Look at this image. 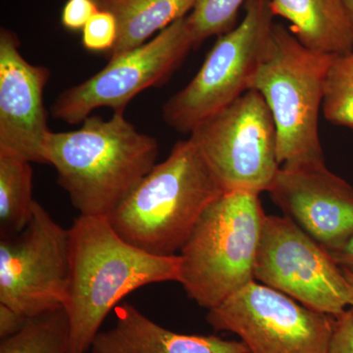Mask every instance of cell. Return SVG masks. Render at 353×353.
<instances>
[{"label":"cell","mask_w":353,"mask_h":353,"mask_svg":"<svg viewBox=\"0 0 353 353\" xmlns=\"http://www.w3.org/2000/svg\"><path fill=\"white\" fill-rule=\"evenodd\" d=\"M69 234L68 353H87L125 296L145 285L179 283L181 257L158 256L127 243L108 217L80 215Z\"/></svg>","instance_id":"obj_1"},{"label":"cell","mask_w":353,"mask_h":353,"mask_svg":"<svg viewBox=\"0 0 353 353\" xmlns=\"http://www.w3.org/2000/svg\"><path fill=\"white\" fill-rule=\"evenodd\" d=\"M157 139L136 129L124 112L108 120L90 116L80 129L50 132L43 164L81 215L108 217L157 165Z\"/></svg>","instance_id":"obj_2"},{"label":"cell","mask_w":353,"mask_h":353,"mask_svg":"<svg viewBox=\"0 0 353 353\" xmlns=\"http://www.w3.org/2000/svg\"><path fill=\"white\" fill-rule=\"evenodd\" d=\"M224 190L190 139L181 141L108 216L123 240L150 254L181 252Z\"/></svg>","instance_id":"obj_3"},{"label":"cell","mask_w":353,"mask_h":353,"mask_svg":"<svg viewBox=\"0 0 353 353\" xmlns=\"http://www.w3.org/2000/svg\"><path fill=\"white\" fill-rule=\"evenodd\" d=\"M334 55L308 50L275 24L250 82L263 97L277 129L281 166L324 163L319 115Z\"/></svg>","instance_id":"obj_4"},{"label":"cell","mask_w":353,"mask_h":353,"mask_svg":"<svg viewBox=\"0 0 353 353\" xmlns=\"http://www.w3.org/2000/svg\"><path fill=\"white\" fill-rule=\"evenodd\" d=\"M265 216L248 190L224 192L208 206L179 254L189 299L209 310L254 281Z\"/></svg>","instance_id":"obj_5"},{"label":"cell","mask_w":353,"mask_h":353,"mask_svg":"<svg viewBox=\"0 0 353 353\" xmlns=\"http://www.w3.org/2000/svg\"><path fill=\"white\" fill-rule=\"evenodd\" d=\"M274 17L271 0H246L240 24L218 37L196 75L165 102L162 117L169 127L190 134L250 90L275 27Z\"/></svg>","instance_id":"obj_6"},{"label":"cell","mask_w":353,"mask_h":353,"mask_svg":"<svg viewBox=\"0 0 353 353\" xmlns=\"http://www.w3.org/2000/svg\"><path fill=\"white\" fill-rule=\"evenodd\" d=\"M190 139L224 192H268L281 168L275 122L256 90L204 120Z\"/></svg>","instance_id":"obj_7"},{"label":"cell","mask_w":353,"mask_h":353,"mask_svg":"<svg viewBox=\"0 0 353 353\" xmlns=\"http://www.w3.org/2000/svg\"><path fill=\"white\" fill-rule=\"evenodd\" d=\"M254 280L334 317L352 306L347 276L333 255L285 215L265 216Z\"/></svg>","instance_id":"obj_8"},{"label":"cell","mask_w":353,"mask_h":353,"mask_svg":"<svg viewBox=\"0 0 353 353\" xmlns=\"http://www.w3.org/2000/svg\"><path fill=\"white\" fill-rule=\"evenodd\" d=\"M334 318L255 280L206 316L215 331L240 336L250 353H328Z\"/></svg>","instance_id":"obj_9"},{"label":"cell","mask_w":353,"mask_h":353,"mask_svg":"<svg viewBox=\"0 0 353 353\" xmlns=\"http://www.w3.org/2000/svg\"><path fill=\"white\" fill-rule=\"evenodd\" d=\"M24 231L0 239V304L32 318L64 307L71 260L69 229L36 201Z\"/></svg>","instance_id":"obj_10"},{"label":"cell","mask_w":353,"mask_h":353,"mask_svg":"<svg viewBox=\"0 0 353 353\" xmlns=\"http://www.w3.org/2000/svg\"><path fill=\"white\" fill-rule=\"evenodd\" d=\"M196 48L187 16L158 32L148 43L109 60L108 66L58 95L54 119L77 125L99 108L125 112L129 102L150 88L164 85Z\"/></svg>","instance_id":"obj_11"},{"label":"cell","mask_w":353,"mask_h":353,"mask_svg":"<svg viewBox=\"0 0 353 353\" xmlns=\"http://www.w3.org/2000/svg\"><path fill=\"white\" fill-rule=\"evenodd\" d=\"M284 215L330 253L353 236V187L315 163L281 166L268 190Z\"/></svg>","instance_id":"obj_12"},{"label":"cell","mask_w":353,"mask_h":353,"mask_svg":"<svg viewBox=\"0 0 353 353\" xmlns=\"http://www.w3.org/2000/svg\"><path fill=\"white\" fill-rule=\"evenodd\" d=\"M20 39L0 31V152L43 164L44 141L51 132L44 108V88L50 71L23 57Z\"/></svg>","instance_id":"obj_13"},{"label":"cell","mask_w":353,"mask_h":353,"mask_svg":"<svg viewBox=\"0 0 353 353\" xmlns=\"http://www.w3.org/2000/svg\"><path fill=\"white\" fill-rule=\"evenodd\" d=\"M114 311L115 326L97 334L90 353H250L241 341L165 329L130 303L119 304Z\"/></svg>","instance_id":"obj_14"},{"label":"cell","mask_w":353,"mask_h":353,"mask_svg":"<svg viewBox=\"0 0 353 353\" xmlns=\"http://www.w3.org/2000/svg\"><path fill=\"white\" fill-rule=\"evenodd\" d=\"M271 7L308 50L334 57L353 50V27L343 0H271Z\"/></svg>","instance_id":"obj_15"},{"label":"cell","mask_w":353,"mask_h":353,"mask_svg":"<svg viewBox=\"0 0 353 353\" xmlns=\"http://www.w3.org/2000/svg\"><path fill=\"white\" fill-rule=\"evenodd\" d=\"M101 10L116 18L118 38L108 59L143 46L192 10L194 0H95Z\"/></svg>","instance_id":"obj_16"},{"label":"cell","mask_w":353,"mask_h":353,"mask_svg":"<svg viewBox=\"0 0 353 353\" xmlns=\"http://www.w3.org/2000/svg\"><path fill=\"white\" fill-rule=\"evenodd\" d=\"M32 162L0 152V239L17 236L32 218Z\"/></svg>","instance_id":"obj_17"},{"label":"cell","mask_w":353,"mask_h":353,"mask_svg":"<svg viewBox=\"0 0 353 353\" xmlns=\"http://www.w3.org/2000/svg\"><path fill=\"white\" fill-rule=\"evenodd\" d=\"M70 323L64 307L29 318L18 333L1 340L0 353H68Z\"/></svg>","instance_id":"obj_18"},{"label":"cell","mask_w":353,"mask_h":353,"mask_svg":"<svg viewBox=\"0 0 353 353\" xmlns=\"http://www.w3.org/2000/svg\"><path fill=\"white\" fill-rule=\"evenodd\" d=\"M322 112L334 126L353 130V50L334 58L327 77Z\"/></svg>","instance_id":"obj_19"},{"label":"cell","mask_w":353,"mask_h":353,"mask_svg":"<svg viewBox=\"0 0 353 353\" xmlns=\"http://www.w3.org/2000/svg\"><path fill=\"white\" fill-rule=\"evenodd\" d=\"M246 0H194L187 16L196 48L211 37H220L236 26L239 10Z\"/></svg>","instance_id":"obj_20"},{"label":"cell","mask_w":353,"mask_h":353,"mask_svg":"<svg viewBox=\"0 0 353 353\" xmlns=\"http://www.w3.org/2000/svg\"><path fill=\"white\" fill-rule=\"evenodd\" d=\"M118 38L116 18L108 11L99 10L83 29V44L90 51L112 50Z\"/></svg>","instance_id":"obj_21"},{"label":"cell","mask_w":353,"mask_h":353,"mask_svg":"<svg viewBox=\"0 0 353 353\" xmlns=\"http://www.w3.org/2000/svg\"><path fill=\"white\" fill-rule=\"evenodd\" d=\"M99 10L95 0H68L62 11V24L72 31L83 30Z\"/></svg>","instance_id":"obj_22"},{"label":"cell","mask_w":353,"mask_h":353,"mask_svg":"<svg viewBox=\"0 0 353 353\" xmlns=\"http://www.w3.org/2000/svg\"><path fill=\"white\" fill-rule=\"evenodd\" d=\"M328 353H353V307L334 318V332Z\"/></svg>","instance_id":"obj_23"},{"label":"cell","mask_w":353,"mask_h":353,"mask_svg":"<svg viewBox=\"0 0 353 353\" xmlns=\"http://www.w3.org/2000/svg\"><path fill=\"white\" fill-rule=\"evenodd\" d=\"M28 318L23 317L12 309L0 304V338L1 340L18 333L24 327Z\"/></svg>","instance_id":"obj_24"},{"label":"cell","mask_w":353,"mask_h":353,"mask_svg":"<svg viewBox=\"0 0 353 353\" xmlns=\"http://www.w3.org/2000/svg\"><path fill=\"white\" fill-rule=\"evenodd\" d=\"M331 254L345 273L353 276V236L345 245Z\"/></svg>","instance_id":"obj_25"},{"label":"cell","mask_w":353,"mask_h":353,"mask_svg":"<svg viewBox=\"0 0 353 353\" xmlns=\"http://www.w3.org/2000/svg\"><path fill=\"white\" fill-rule=\"evenodd\" d=\"M343 2L345 4V8H347L353 27V0H343Z\"/></svg>","instance_id":"obj_26"},{"label":"cell","mask_w":353,"mask_h":353,"mask_svg":"<svg viewBox=\"0 0 353 353\" xmlns=\"http://www.w3.org/2000/svg\"><path fill=\"white\" fill-rule=\"evenodd\" d=\"M345 272V271H343ZM345 276H347L348 284H350V292H352V306L353 307V276L350 275V274L345 273Z\"/></svg>","instance_id":"obj_27"}]
</instances>
